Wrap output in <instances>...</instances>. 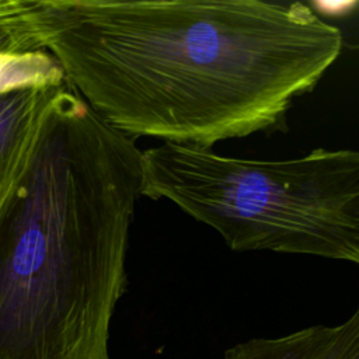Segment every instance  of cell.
Returning a JSON list of instances; mask_svg holds the SVG:
<instances>
[{
	"label": "cell",
	"mask_w": 359,
	"mask_h": 359,
	"mask_svg": "<svg viewBox=\"0 0 359 359\" xmlns=\"http://www.w3.org/2000/svg\"><path fill=\"white\" fill-rule=\"evenodd\" d=\"M36 22L70 88L108 125L201 149L285 130L344 48L304 3L39 0Z\"/></svg>",
	"instance_id": "cell-1"
},
{
	"label": "cell",
	"mask_w": 359,
	"mask_h": 359,
	"mask_svg": "<svg viewBox=\"0 0 359 359\" xmlns=\"http://www.w3.org/2000/svg\"><path fill=\"white\" fill-rule=\"evenodd\" d=\"M142 150L65 84L0 210V359H109Z\"/></svg>",
	"instance_id": "cell-2"
},
{
	"label": "cell",
	"mask_w": 359,
	"mask_h": 359,
	"mask_svg": "<svg viewBox=\"0 0 359 359\" xmlns=\"http://www.w3.org/2000/svg\"><path fill=\"white\" fill-rule=\"evenodd\" d=\"M142 196L167 199L233 251L313 255L359 265V151L289 160L227 157L163 143L142 150Z\"/></svg>",
	"instance_id": "cell-3"
},
{
	"label": "cell",
	"mask_w": 359,
	"mask_h": 359,
	"mask_svg": "<svg viewBox=\"0 0 359 359\" xmlns=\"http://www.w3.org/2000/svg\"><path fill=\"white\" fill-rule=\"evenodd\" d=\"M60 87L0 94V210L28 164L45 112Z\"/></svg>",
	"instance_id": "cell-4"
},
{
	"label": "cell",
	"mask_w": 359,
	"mask_h": 359,
	"mask_svg": "<svg viewBox=\"0 0 359 359\" xmlns=\"http://www.w3.org/2000/svg\"><path fill=\"white\" fill-rule=\"evenodd\" d=\"M224 359H359V306L338 325H313L278 338H252Z\"/></svg>",
	"instance_id": "cell-5"
},
{
	"label": "cell",
	"mask_w": 359,
	"mask_h": 359,
	"mask_svg": "<svg viewBox=\"0 0 359 359\" xmlns=\"http://www.w3.org/2000/svg\"><path fill=\"white\" fill-rule=\"evenodd\" d=\"M66 83L62 65L46 49L0 52V94L22 88L60 87Z\"/></svg>",
	"instance_id": "cell-6"
},
{
	"label": "cell",
	"mask_w": 359,
	"mask_h": 359,
	"mask_svg": "<svg viewBox=\"0 0 359 359\" xmlns=\"http://www.w3.org/2000/svg\"><path fill=\"white\" fill-rule=\"evenodd\" d=\"M39 0H0V52L45 49L36 22Z\"/></svg>",
	"instance_id": "cell-7"
},
{
	"label": "cell",
	"mask_w": 359,
	"mask_h": 359,
	"mask_svg": "<svg viewBox=\"0 0 359 359\" xmlns=\"http://www.w3.org/2000/svg\"><path fill=\"white\" fill-rule=\"evenodd\" d=\"M356 49H359V43H358V45H356Z\"/></svg>",
	"instance_id": "cell-8"
}]
</instances>
